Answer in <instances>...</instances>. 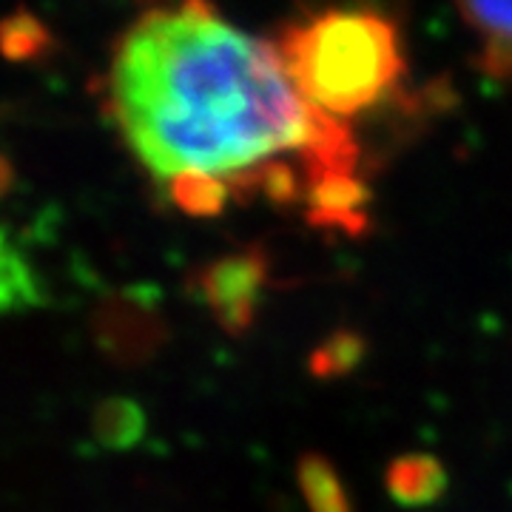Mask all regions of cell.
<instances>
[{
  "mask_svg": "<svg viewBox=\"0 0 512 512\" xmlns=\"http://www.w3.org/2000/svg\"><path fill=\"white\" fill-rule=\"evenodd\" d=\"M94 430H97V439L109 447H128L140 439L143 433V413L140 407L123 399H114L106 402L97 416H94Z\"/></svg>",
  "mask_w": 512,
  "mask_h": 512,
  "instance_id": "8992f818",
  "label": "cell"
},
{
  "mask_svg": "<svg viewBox=\"0 0 512 512\" xmlns=\"http://www.w3.org/2000/svg\"><path fill=\"white\" fill-rule=\"evenodd\" d=\"M114 123L168 188L208 180L274 200L353 177L356 148L336 117L296 89L279 49L239 32L205 3L154 9L120 37L109 74ZM308 194V200H311Z\"/></svg>",
  "mask_w": 512,
  "mask_h": 512,
  "instance_id": "6da1fadb",
  "label": "cell"
},
{
  "mask_svg": "<svg viewBox=\"0 0 512 512\" xmlns=\"http://www.w3.org/2000/svg\"><path fill=\"white\" fill-rule=\"evenodd\" d=\"M387 490L407 507H424L447 490V473L433 456L396 458L387 470Z\"/></svg>",
  "mask_w": 512,
  "mask_h": 512,
  "instance_id": "277c9868",
  "label": "cell"
},
{
  "mask_svg": "<svg viewBox=\"0 0 512 512\" xmlns=\"http://www.w3.org/2000/svg\"><path fill=\"white\" fill-rule=\"evenodd\" d=\"M461 15L490 37V46H512V0H456Z\"/></svg>",
  "mask_w": 512,
  "mask_h": 512,
  "instance_id": "52a82bcc",
  "label": "cell"
},
{
  "mask_svg": "<svg viewBox=\"0 0 512 512\" xmlns=\"http://www.w3.org/2000/svg\"><path fill=\"white\" fill-rule=\"evenodd\" d=\"M359 356H362V339L342 333V336L328 339L322 348L316 350V356H313V370H316L319 376H333V373H342V370H348L350 365H356Z\"/></svg>",
  "mask_w": 512,
  "mask_h": 512,
  "instance_id": "9c48e42d",
  "label": "cell"
},
{
  "mask_svg": "<svg viewBox=\"0 0 512 512\" xmlns=\"http://www.w3.org/2000/svg\"><path fill=\"white\" fill-rule=\"evenodd\" d=\"M276 49L305 100L336 120L373 106L402 74L393 26L370 12H328Z\"/></svg>",
  "mask_w": 512,
  "mask_h": 512,
  "instance_id": "7a4b0ae2",
  "label": "cell"
},
{
  "mask_svg": "<svg viewBox=\"0 0 512 512\" xmlns=\"http://www.w3.org/2000/svg\"><path fill=\"white\" fill-rule=\"evenodd\" d=\"M3 52L9 60H29V57H37L46 43H49V32L46 26L29 15V12H15L12 18L3 20Z\"/></svg>",
  "mask_w": 512,
  "mask_h": 512,
  "instance_id": "ba28073f",
  "label": "cell"
},
{
  "mask_svg": "<svg viewBox=\"0 0 512 512\" xmlns=\"http://www.w3.org/2000/svg\"><path fill=\"white\" fill-rule=\"evenodd\" d=\"M268 279V259L259 251H239L211 262L200 276L208 311L228 333H245L256 316V305Z\"/></svg>",
  "mask_w": 512,
  "mask_h": 512,
  "instance_id": "3957f363",
  "label": "cell"
},
{
  "mask_svg": "<svg viewBox=\"0 0 512 512\" xmlns=\"http://www.w3.org/2000/svg\"><path fill=\"white\" fill-rule=\"evenodd\" d=\"M296 476L311 512H353L345 484L328 458L305 456L296 467Z\"/></svg>",
  "mask_w": 512,
  "mask_h": 512,
  "instance_id": "5b68a950",
  "label": "cell"
}]
</instances>
